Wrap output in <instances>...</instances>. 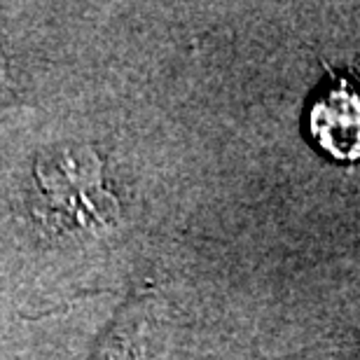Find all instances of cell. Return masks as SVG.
<instances>
[{
	"label": "cell",
	"mask_w": 360,
	"mask_h": 360,
	"mask_svg": "<svg viewBox=\"0 0 360 360\" xmlns=\"http://www.w3.org/2000/svg\"><path fill=\"white\" fill-rule=\"evenodd\" d=\"M309 134L337 162H360V87L337 80L319 91L309 110Z\"/></svg>",
	"instance_id": "cell-1"
}]
</instances>
